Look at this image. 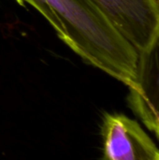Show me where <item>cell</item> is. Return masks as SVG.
<instances>
[{"mask_svg": "<svg viewBox=\"0 0 159 160\" xmlns=\"http://www.w3.org/2000/svg\"><path fill=\"white\" fill-rule=\"evenodd\" d=\"M28 3L49 22L57 37L85 63L133 87L138 50L91 0H16Z\"/></svg>", "mask_w": 159, "mask_h": 160, "instance_id": "cell-1", "label": "cell"}, {"mask_svg": "<svg viewBox=\"0 0 159 160\" xmlns=\"http://www.w3.org/2000/svg\"><path fill=\"white\" fill-rule=\"evenodd\" d=\"M138 50L146 49L159 28V0H91Z\"/></svg>", "mask_w": 159, "mask_h": 160, "instance_id": "cell-2", "label": "cell"}, {"mask_svg": "<svg viewBox=\"0 0 159 160\" xmlns=\"http://www.w3.org/2000/svg\"><path fill=\"white\" fill-rule=\"evenodd\" d=\"M103 158L159 160V148L140 124L124 114L106 113L101 127Z\"/></svg>", "mask_w": 159, "mask_h": 160, "instance_id": "cell-3", "label": "cell"}, {"mask_svg": "<svg viewBox=\"0 0 159 160\" xmlns=\"http://www.w3.org/2000/svg\"><path fill=\"white\" fill-rule=\"evenodd\" d=\"M127 101L159 141V28L150 45L139 52L137 79Z\"/></svg>", "mask_w": 159, "mask_h": 160, "instance_id": "cell-4", "label": "cell"}]
</instances>
